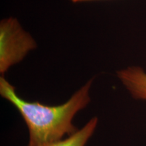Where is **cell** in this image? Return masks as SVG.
I'll use <instances>...</instances> for the list:
<instances>
[{"mask_svg": "<svg viewBox=\"0 0 146 146\" xmlns=\"http://www.w3.org/2000/svg\"><path fill=\"white\" fill-rule=\"evenodd\" d=\"M92 82L91 79L66 103L59 106L24 100L16 94L15 87L2 76L0 77V94L15 106L26 123L29 131L27 146H45L77 131L72 119L90 102L89 89Z\"/></svg>", "mask_w": 146, "mask_h": 146, "instance_id": "1", "label": "cell"}, {"mask_svg": "<svg viewBox=\"0 0 146 146\" xmlns=\"http://www.w3.org/2000/svg\"><path fill=\"white\" fill-rule=\"evenodd\" d=\"M36 47L31 35L23 30L16 18L10 17L0 23V72L22 61Z\"/></svg>", "mask_w": 146, "mask_h": 146, "instance_id": "2", "label": "cell"}, {"mask_svg": "<svg viewBox=\"0 0 146 146\" xmlns=\"http://www.w3.org/2000/svg\"><path fill=\"white\" fill-rule=\"evenodd\" d=\"M117 76L134 98L146 100V73L139 66L117 71Z\"/></svg>", "mask_w": 146, "mask_h": 146, "instance_id": "3", "label": "cell"}, {"mask_svg": "<svg viewBox=\"0 0 146 146\" xmlns=\"http://www.w3.org/2000/svg\"><path fill=\"white\" fill-rule=\"evenodd\" d=\"M98 121V120L96 117L91 118L82 129L69 135L68 138L54 142L45 146H85L94 133Z\"/></svg>", "mask_w": 146, "mask_h": 146, "instance_id": "4", "label": "cell"}, {"mask_svg": "<svg viewBox=\"0 0 146 146\" xmlns=\"http://www.w3.org/2000/svg\"><path fill=\"white\" fill-rule=\"evenodd\" d=\"M70 1H72L73 3H79V2H83V1H97V0H70Z\"/></svg>", "mask_w": 146, "mask_h": 146, "instance_id": "5", "label": "cell"}]
</instances>
